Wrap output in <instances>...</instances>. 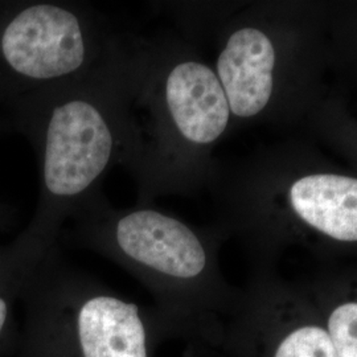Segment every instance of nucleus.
<instances>
[{"mask_svg": "<svg viewBox=\"0 0 357 357\" xmlns=\"http://www.w3.org/2000/svg\"><path fill=\"white\" fill-rule=\"evenodd\" d=\"M38 158V202L23 233L59 245L65 224L115 166L128 167L132 128L119 31L102 64L7 114Z\"/></svg>", "mask_w": 357, "mask_h": 357, "instance_id": "nucleus-1", "label": "nucleus"}, {"mask_svg": "<svg viewBox=\"0 0 357 357\" xmlns=\"http://www.w3.org/2000/svg\"><path fill=\"white\" fill-rule=\"evenodd\" d=\"M119 38L132 128L126 168L137 204L151 205L188 185L202 150L220 139L231 114L216 72L167 31Z\"/></svg>", "mask_w": 357, "mask_h": 357, "instance_id": "nucleus-2", "label": "nucleus"}, {"mask_svg": "<svg viewBox=\"0 0 357 357\" xmlns=\"http://www.w3.org/2000/svg\"><path fill=\"white\" fill-rule=\"evenodd\" d=\"M68 222L60 238L125 268L151 294L165 340L190 331L211 277V253L196 230L153 205L114 208L101 190Z\"/></svg>", "mask_w": 357, "mask_h": 357, "instance_id": "nucleus-3", "label": "nucleus"}, {"mask_svg": "<svg viewBox=\"0 0 357 357\" xmlns=\"http://www.w3.org/2000/svg\"><path fill=\"white\" fill-rule=\"evenodd\" d=\"M20 303L19 357H155L165 340L151 307L72 268L59 246L33 270Z\"/></svg>", "mask_w": 357, "mask_h": 357, "instance_id": "nucleus-4", "label": "nucleus"}, {"mask_svg": "<svg viewBox=\"0 0 357 357\" xmlns=\"http://www.w3.org/2000/svg\"><path fill=\"white\" fill-rule=\"evenodd\" d=\"M116 32L84 3L0 1V112L89 75Z\"/></svg>", "mask_w": 357, "mask_h": 357, "instance_id": "nucleus-5", "label": "nucleus"}, {"mask_svg": "<svg viewBox=\"0 0 357 357\" xmlns=\"http://www.w3.org/2000/svg\"><path fill=\"white\" fill-rule=\"evenodd\" d=\"M274 65L273 43L259 28L243 26L230 33L216 65L230 114L248 119L268 106L273 93Z\"/></svg>", "mask_w": 357, "mask_h": 357, "instance_id": "nucleus-6", "label": "nucleus"}, {"mask_svg": "<svg viewBox=\"0 0 357 357\" xmlns=\"http://www.w3.org/2000/svg\"><path fill=\"white\" fill-rule=\"evenodd\" d=\"M294 211L314 229L340 241H357V178L310 175L290 190Z\"/></svg>", "mask_w": 357, "mask_h": 357, "instance_id": "nucleus-7", "label": "nucleus"}, {"mask_svg": "<svg viewBox=\"0 0 357 357\" xmlns=\"http://www.w3.org/2000/svg\"><path fill=\"white\" fill-rule=\"evenodd\" d=\"M56 248L24 233L7 245L0 243V351L11 336L15 307L26 282L44 257Z\"/></svg>", "mask_w": 357, "mask_h": 357, "instance_id": "nucleus-8", "label": "nucleus"}, {"mask_svg": "<svg viewBox=\"0 0 357 357\" xmlns=\"http://www.w3.org/2000/svg\"><path fill=\"white\" fill-rule=\"evenodd\" d=\"M274 357H337L328 332L307 326L291 332L275 351Z\"/></svg>", "mask_w": 357, "mask_h": 357, "instance_id": "nucleus-9", "label": "nucleus"}, {"mask_svg": "<svg viewBox=\"0 0 357 357\" xmlns=\"http://www.w3.org/2000/svg\"><path fill=\"white\" fill-rule=\"evenodd\" d=\"M328 335L337 357H357V303H344L333 310Z\"/></svg>", "mask_w": 357, "mask_h": 357, "instance_id": "nucleus-10", "label": "nucleus"}, {"mask_svg": "<svg viewBox=\"0 0 357 357\" xmlns=\"http://www.w3.org/2000/svg\"><path fill=\"white\" fill-rule=\"evenodd\" d=\"M8 220H10V215L7 213L6 208L0 205V231L6 229V227L8 224Z\"/></svg>", "mask_w": 357, "mask_h": 357, "instance_id": "nucleus-11", "label": "nucleus"}, {"mask_svg": "<svg viewBox=\"0 0 357 357\" xmlns=\"http://www.w3.org/2000/svg\"><path fill=\"white\" fill-rule=\"evenodd\" d=\"M10 128V126H8V123H7V121H6V119H1V118H0V131H3L4 128Z\"/></svg>", "mask_w": 357, "mask_h": 357, "instance_id": "nucleus-12", "label": "nucleus"}]
</instances>
